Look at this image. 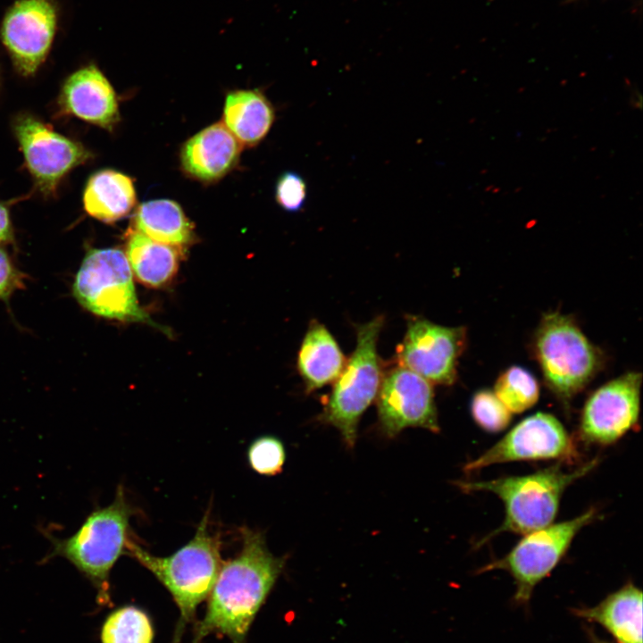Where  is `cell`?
Masks as SVG:
<instances>
[{
  "instance_id": "17",
  "label": "cell",
  "mask_w": 643,
  "mask_h": 643,
  "mask_svg": "<svg viewBox=\"0 0 643 643\" xmlns=\"http://www.w3.org/2000/svg\"><path fill=\"white\" fill-rule=\"evenodd\" d=\"M572 613L600 625L617 643H642V591L631 581L597 605L572 608Z\"/></svg>"
},
{
  "instance_id": "22",
  "label": "cell",
  "mask_w": 643,
  "mask_h": 643,
  "mask_svg": "<svg viewBox=\"0 0 643 643\" xmlns=\"http://www.w3.org/2000/svg\"><path fill=\"white\" fill-rule=\"evenodd\" d=\"M137 231L147 238L176 248L189 244L193 224L176 202L168 199L141 204L135 215Z\"/></svg>"
},
{
  "instance_id": "20",
  "label": "cell",
  "mask_w": 643,
  "mask_h": 643,
  "mask_svg": "<svg viewBox=\"0 0 643 643\" xmlns=\"http://www.w3.org/2000/svg\"><path fill=\"white\" fill-rule=\"evenodd\" d=\"M274 111L269 100L257 90H236L228 94L223 121L242 144L253 146L269 132Z\"/></svg>"
},
{
  "instance_id": "28",
  "label": "cell",
  "mask_w": 643,
  "mask_h": 643,
  "mask_svg": "<svg viewBox=\"0 0 643 643\" xmlns=\"http://www.w3.org/2000/svg\"><path fill=\"white\" fill-rule=\"evenodd\" d=\"M24 286V275L0 247V300L7 302L14 291Z\"/></svg>"
},
{
  "instance_id": "16",
  "label": "cell",
  "mask_w": 643,
  "mask_h": 643,
  "mask_svg": "<svg viewBox=\"0 0 643 643\" xmlns=\"http://www.w3.org/2000/svg\"><path fill=\"white\" fill-rule=\"evenodd\" d=\"M240 149V142L223 123L218 122L185 143L180 154L181 165L189 176L202 181H213L234 168Z\"/></svg>"
},
{
  "instance_id": "24",
  "label": "cell",
  "mask_w": 643,
  "mask_h": 643,
  "mask_svg": "<svg viewBox=\"0 0 643 643\" xmlns=\"http://www.w3.org/2000/svg\"><path fill=\"white\" fill-rule=\"evenodd\" d=\"M494 393L511 413H520L537 403L539 388L530 372L512 366L498 377Z\"/></svg>"
},
{
  "instance_id": "29",
  "label": "cell",
  "mask_w": 643,
  "mask_h": 643,
  "mask_svg": "<svg viewBox=\"0 0 643 643\" xmlns=\"http://www.w3.org/2000/svg\"><path fill=\"white\" fill-rule=\"evenodd\" d=\"M13 240V227L7 207L0 203V244Z\"/></svg>"
},
{
  "instance_id": "15",
  "label": "cell",
  "mask_w": 643,
  "mask_h": 643,
  "mask_svg": "<svg viewBox=\"0 0 643 643\" xmlns=\"http://www.w3.org/2000/svg\"><path fill=\"white\" fill-rule=\"evenodd\" d=\"M65 113L112 129L120 119L115 92L95 65L85 66L67 78L59 97Z\"/></svg>"
},
{
  "instance_id": "8",
  "label": "cell",
  "mask_w": 643,
  "mask_h": 643,
  "mask_svg": "<svg viewBox=\"0 0 643 643\" xmlns=\"http://www.w3.org/2000/svg\"><path fill=\"white\" fill-rule=\"evenodd\" d=\"M597 515V510L590 508L573 519L527 533L509 553L484 565L479 572L496 570L508 572L515 585L513 603L527 608L536 586L550 574L575 536Z\"/></svg>"
},
{
  "instance_id": "30",
  "label": "cell",
  "mask_w": 643,
  "mask_h": 643,
  "mask_svg": "<svg viewBox=\"0 0 643 643\" xmlns=\"http://www.w3.org/2000/svg\"><path fill=\"white\" fill-rule=\"evenodd\" d=\"M588 636L589 638L590 643H610L603 639L598 638L597 635L591 629L588 630Z\"/></svg>"
},
{
  "instance_id": "19",
  "label": "cell",
  "mask_w": 643,
  "mask_h": 643,
  "mask_svg": "<svg viewBox=\"0 0 643 643\" xmlns=\"http://www.w3.org/2000/svg\"><path fill=\"white\" fill-rule=\"evenodd\" d=\"M136 191L131 179L113 170L93 174L83 193L87 213L104 222L126 217L135 207Z\"/></svg>"
},
{
  "instance_id": "6",
  "label": "cell",
  "mask_w": 643,
  "mask_h": 643,
  "mask_svg": "<svg viewBox=\"0 0 643 643\" xmlns=\"http://www.w3.org/2000/svg\"><path fill=\"white\" fill-rule=\"evenodd\" d=\"M535 353L545 380L562 399L580 392L599 371L603 357L570 316L544 315L535 336Z\"/></svg>"
},
{
  "instance_id": "12",
  "label": "cell",
  "mask_w": 643,
  "mask_h": 643,
  "mask_svg": "<svg viewBox=\"0 0 643 643\" xmlns=\"http://www.w3.org/2000/svg\"><path fill=\"white\" fill-rule=\"evenodd\" d=\"M376 398L386 436L394 438L409 427L439 431L432 384L415 372L399 365L384 372Z\"/></svg>"
},
{
  "instance_id": "32",
  "label": "cell",
  "mask_w": 643,
  "mask_h": 643,
  "mask_svg": "<svg viewBox=\"0 0 643 643\" xmlns=\"http://www.w3.org/2000/svg\"><path fill=\"white\" fill-rule=\"evenodd\" d=\"M573 1H576V0H568V2H573Z\"/></svg>"
},
{
  "instance_id": "4",
  "label": "cell",
  "mask_w": 643,
  "mask_h": 643,
  "mask_svg": "<svg viewBox=\"0 0 643 643\" xmlns=\"http://www.w3.org/2000/svg\"><path fill=\"white\" fill-rule=\"evenodd\" d=\"M133 513L123 487L119 486L113 501L92 511L71 536L58 539L46 533L52 548L46 559L59 556L68 560L95 587L98 603H109V575L127 552Z\"/></svg>"
},
{
  "instance_id": "23",
  "label": "cell",
  "mask_w": 643,
  "mask_h": 643,
  "mask_svg": "<svg viewBox=\"0 0 643 643\" xmlns=\"http://www.w3.org/2000/svg\"><path fill=\"white\" fill-rule=\"evenodd\" d=\"M154 636L149 616L133 605L113 611L104 620L100 632L102 643H153Z\"/></svg>"
},
{
  "instance_id": "26",
  "label": "cell",
  "mask_w": 643,
  "mask_h": 643,
  "mask_svg": "<svg viewBox=\"0 0 643 643\" xmlns=\"http://www.w3.org/2000/svg\"><path fill=\"white\" fill-rule=\"evenodd\" d=\"M286 459L282 442L273 436H262L248 447L250 467L259 474L273 476L281 472Z\"/></svg>"
},
{
  "instance_id": "1",
  "label": "cell",
  "mask_w": 643,
  "mask_h": 643,
  "mask_svg": "<svg viewBox=\"0 0 643 643\" xmlns=\"http://www.w3.org/2000/svg\"><path fill=\"white\" fill-rule=\"evenodd\" d=\"M241 538L239 553L221 566L192 643H201L212 633L226 636L232 643H245L256 614L283 570L285 557L269 551L262 532L243 528Z\"/></svg>"
},
{
  "instance_id": "27",
  "label": "cell",
  "mask_w": 643,
  "mask_h": 643,
  "mask_svg": "<svg viewBox=\"0 0 643 643\" xmlns=\"http://www.w3.org/2000/svg\"><path fill=\"white\" fill-rule=\"evenodd\" d=\"M275 196L284 210L291 213L299 211L306 199L305 180L295 172H284L277 181Z\"/></svg>"
},
{
  "instance_id": "21",
  "label": "cell",
  "mask_w": 643,
  "mask_h": 643,
  "mask_svg": "<svg viewBox=\"0 0 643 643\" xmlns=\"http://www.w3.org/2000/svg\"><path fill=\"white\" fill-rule=\"evenodd\" d=\"M126 256L132 274L148 287L167 285L179 268L178 248L156 242L135 230L129 236Z\"/></svg>"
},
{
  "instance_id": "13",
  "label": "cell",
  "mask_w": 643,
  "mask_h": 643,
  "mask_svg": "<svg viewBox=\"0 0 643 643\" xmlns=\"http://www.w3.org/2000/svg\"><path fill=\"white\" fill-rule=\"evenodd\" d=\"M53 0H17L2 21L0 36L15 68L34 74L46 60L57 28Z\"/></svg>"
},
{
  "instance_id": "9",
  "label": "cell",
  "mask_w": 643,
  "mask_h": 643,
  "mask_svg": "<svg viewBox=\"0 0 643 643\" xmlns=\"http://www.w3.org/2000/svg\"><path fill=\"white\" fill-rule=\"evenodd\" d=\"M466 344L464 327H447L424 317L409 315L406 331L396 353L397 365L431 384L452 385Z\"/></svg>"
},
{
  "instance_id": "31",
  "label": "cell",
  "mask_w": 643,
  "mask_h": 643,
  "mask_svg": "<svg viewBox=\"0 0 643 643\" xmlns=\"http://www.w3.org/2000/svg\"><path fill=\"white\" fill-rule=\"evenodd\" d=\"M631 103H634V106L640 107L641 106V96L639 92H633L631 96Z\"/></svg>"
},
{
  "instance_id": "14",
  "label": "cell",
  "mask_w": 643,
  "mask_h": 643,
  "mask_svg": "<svg viewBox=\"0 0 643 643\" xmlns=\"http://www.w3.org/2000/svg\"><path fill=\"white\" fill-rule=\"evenodd\" d=\"M640 385V373L627 372L594 391L581 413V438L597 445L621 438L638 422Z\"/></svg>"
},
{
  "instance_id": "2",
  "label": "cell",
  "mask_w": 643,
  "mask_h": 643,
  "mask_svg": "<svg viewBox=\"0 0 643 643\" xmlns=\"http://www.w3.org/2000/svg\"><path fill=\"white\" fill-rule=\"evenodd\" d=\"M209 514L186 545L169 556H156L131 538L127 555L152 572L171 593L180 610L173 643H180L185 627L194 621L198 605L208 597L222 564L221 540L208 529Z\"/></svg>"
},
{
  "instance_id": "18",
  "label": "cell",
  "mask_w": 643,
  "mask_h": 643,
  "mask_svg": "<svg viewBox=\"0 0 643 643\" xmlns=\"http://www.w3.org/2000/svg\"><path fill=\"white\" fill-rule=\"evenodd\" d=\"M347 360L329 330L318 321H311L296 363L306 392L334 382L345 368Z\"/></svg>"
},
{
  "instance_id": "11",
  "label": "cell",
  "mask_w": 643,
  "mask_h": 643,
  "mask_svg": "<svg viewBox=\"0 0 643 643\" xmlns=\"http://www.w3.org/2000/svg\"><path fill=\"white\" fill-rule=\"evenodd\" d=\"M575 449L563 424L552 414L534 413L516 424L499 441L464 465L472 472L514 461L571 459Z\"/></svg>"
},
{
  "instance_id": "7",
  "label": "cell",
  "mask_w": 643,
  "mask_h": 643,
  "mask_svg": "<svg viewBox=\"0 0 643 643\" xmlns=\"http://www.w3.org/2000/svg\"><path fill=\"white\" fill-rule=\"evenodd\" d=\"M72 295L96 315L157 326L138 305L131 269L119 248L89 249L75 275Z\"/></svg>"
},
{
  "instance_id": "5",
  "label": "cell",
  "mask_w": 643,
  "mask_h": 643,
  "mask_svg": "<svg viewBox=\"0 0 643 643\" xmlns=\"http://www.w3.org/2000/svg\"><path fill=\"white\" fill-rule=\"evenodd\" d=\"M384 324L378 315L356 328V345L322 413L321 420L335 427L348 447L356 441L358 423L376 399L383 373L377 342Z\"/></svg>"
},
{
  "instance_id": "10",
  "label": "cell",
  "mask_w": 643,
  "mask_h": 643,
  "mask_svg": "<svg viewBox=\"0 0 643 643\" xmlns=\"http://www.w3.org/2000/svg\"><path fill=\"white\" fill-rule=\"evenodd\" d=\"M13 128L28 170L46 195L54 193L71 170L92 156L82 144L55 132L30 114L17 115Z\"/></svg>"
},
{
  "instance_id": "3",
  "label": "cell",
  "mask_w": 643,
  "mask_h": 643,
  "mask_svg": "<svg viewBox=\"0 0 643 643\" xmlns=\"http://www.w3.org/2000/svg\"><path fill=\"white\" fill-rule=\"evenodd\" d=\"M597 463L596 458L572 471H564L555 465L523 476L456 481V486L463 492H489L497 495L505 505L503 523L483 538L478 546L502 532L525 535L551 524L564 490L592 471Z\"/></svg>"
},
{
  "instance_id": "25",
  "label": "cell",
  "mask_w": 643,
  "mask_h": 643,
  "mask_svg": "<svg viewBox=\"0 0 643 643\" xmlns=\"http://www.w3.org/2000/svg\"><path fill=\"white\" fill-rule=\"evenodd\" d=\"M471 412L476 423L489 432H498L505 429L512 417V413L494 391L489 389H482L474 394Z\"/></svg>"
}]
</instances>
